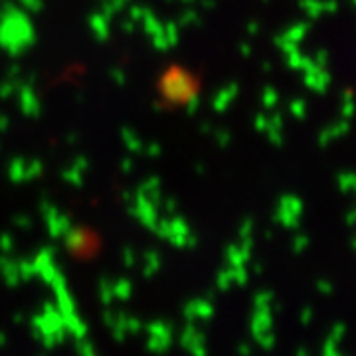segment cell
<instances>
[{
    "instance_id": "7a4b0ae2",
    "label": "cell",
    "mask_w": 356,
    "mask_h": 356,
    "mask_svg": "<svg viewBox=\"0 0 356 356\" xmlns=\"http://www.w3.org/2000/svg\"><path fill=\"white\" fill-rule=\"evenodd\" d=\"M67 250L70 254L74 255L76 259H93L95 255L99 254L102 248V238L97 236V232H93L91 228L79 226L70 236H67Z\"/></svg>"
},
{
    "instance_id": "6da1fadb",
    "label": "cell",
    "mask_w": 356,
    "mask_h": 356,
    "mask_svg": "<svg viewBox=\"0 0 356 356\" xmlns=\"http://www.w3.org/2000/svg\"><path fill=\"white\" fill-rule=\"evenodd\" d=\"M159 95L170 107L186 105L194 95L192 79L186 72H182L178 67H170L163 76V79L159 81Z\"/></svg>"
}]
</instances>
